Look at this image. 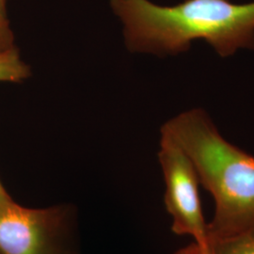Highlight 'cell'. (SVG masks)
Here are the masks:
<instances>
[{"label": "cell", "instance_id": "1", "mask_svg": "<svg viewBox=\"0 0 254 254\" xmlns=\"http://www.w3.org/2000/svg\"><path fill=\"white\" fill-rule=\"evenodd\" d=\"M132 52L174 56L203 41L221 58L254 50V1L185 0L161 6L150 0H110Z\"/></svg>", "mask_w": 254, "mask_h": 254}, {"label": "cell", "instance_id": "2", "mask_svg": "<svg viewBox=\"0 0 254 254\" xmlns=\"http://www.w3.org/2000/svg\"><path fill=\"white\" fill-rule=\"evenodd\" d=\"M161 133L190 157L200 185L214 199L210 243L254 224V155L229 142L202 109L182 112L164 125Z\"/></svg>", "mask_w": 254, "mask_h": 254}, {"label": "cell", "instance_id": "3", "mask_svg": "<svg viewBox=\"0 0 254 254\" xmlns=\"http://www.w3.org/2000/svg\"><path fill=\"white\" fill-rule=\"evenodd\" d=\"M70 210L24 207L0 197V254H70Z\"/></svg>", "mask_w": 254, "mask_h": 254}, {"label": "cell", "instance_id": "4", "mask_svg": "<svg viewBox=\"0 0 254 254\" xmlns=\"http://www.w3.org/2000/svg\"><path fill=\"white\" fill-rule=\"evenodd\" d=\"M158 160L165 182L164 203L177 236H190L204 253L210 251L208 223L200 200L199 176L190 157L177 143L161 133Z\"/></svg>", "mask_w": 254, "mask_h": 254}, {"label": "cell", "instance_id": "5", "mask_svg": "<svg viewBox=\"0 0 254 254\" xmlns=\"http://www.w3.org/2000/svg\"><path fill=\"white\" fill-rule=\"evenodd\" d=\"M211 254H254V223L244 231L211 242Z\"/></svg>", "mask_w": 254, "mask_h": 254}, {"label": "cell", "instance_id": "6", "mask_svg": "<svg viewBox=\"0 0 254 254\" xmlns=\"http://www.w3.org/2000/svg\"><path fill=\"white\" fill-rule=\"evenodd\" d=\"M29 74L28 66L14 46L0 52V82L18 83L26 80Z\"/></svg>", "mask_w": 254, "mask_h": 254}, {"label": "cell", "instance_id": "7", "mask_svg": "<svg viewBox=\"0 0 254 254\" xmlns=\"http://www.w3.org/2000/svg\"><path fill=\"white\" fill-rule=\"evenodd\" d=\"M13 35L6 17L0 16V52L13 47Z\"/></svg>", "mask_w": 254, "mask_h": 254}, {"label": "cell", "instance_id": "8", "mask_svg": "<svg viewBox=\"0 0 254 254\" xmlns=\"http://www.w3.org/2000/svg\"><path fill=\"white\" fill-rule=\"evenodd\" d=\"M209 253H204L200 249V247L195 244L194 242L190 245L184 247L177 251L174 254H208Z\"/></svg>", "mask_w": 254, "mask_h": 254}, {"label": "cell", "instance_id": "9", "mask_svg": "<svg viewBox=\"0 0 254 254\" xmlns=\"http://www.w3.org/2000/svg\"><path fill=\"white\" fill-rule=\"evenodd\" d=\"M0 16L6 17V0H0Z\"/></svg>", "mask_w": 254, "mask_h": 254}, {"label": "cell", "instance_id": "10", "mask_svg": "<svg viewBox=\"0 0 254 254\" xmlns=\"http://www.w3.org/2000/svg\"><path fill=\"white\" fill-rule=\"evenodd\" d=\"M5 195H8V193H7V191L5 190L4 187L2 186V184H1V182H0V197L5 196Z\"/></svg>", "mask_w": 254, "mask_h": 254}, {"label": "cell", "instance_id": "11", "mask_svg": "<svg viewBox=\"0 0 254 254\" xmlns=\"http://www.w3.org/2000/svg\"><path fill=\"white\" fill-rule=\"evenodd\" d=\"M211 254V249H210V252H209V254Z\"/></svg>", "mask_w": 254, "mask_h": 254}]
</instances>
